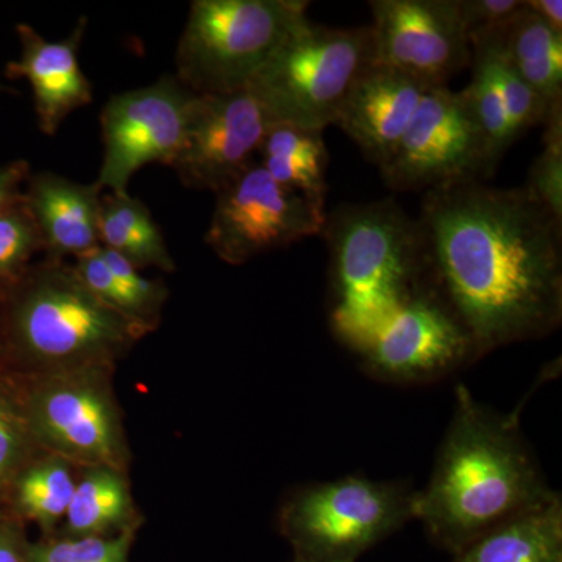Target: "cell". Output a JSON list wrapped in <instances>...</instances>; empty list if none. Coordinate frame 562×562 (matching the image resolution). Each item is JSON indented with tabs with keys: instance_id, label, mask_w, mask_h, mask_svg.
Instances as JSON below:
<instances>
[{
	"instance_id": "6da1fadb",
	"label": "cell",
	"mask_w": 562,
	"mask_h": 562,
	"mask_svg": "<svg viewBox=\"0 0 562 562\" xmlns=\"http://www.w3.org/2000/svg\"><path fill=\"white\" fill-rule=\"evenodd\" d=\"M419 225L428 290L480 358L543 338L562 322V224L527 188L462 181L425 192Z\"/></svg>"
},
{
	"instance_id": "7a4b0ae2",
	"label": "cell",
	"mask_w": 562,
	"mask_h": 562,
	"mask_svg": "<svg viewBox=\"0 0 562 562\" xmlns=\"http://www.w3.org/2000/svg\"><path fill=\"white\" fill-rule=\"evenodd\" d=\"M554 495L517 416L494 412L468 387L458 386L430 482L417 492L416 520L432 541L457 554Z\"/></svg>"
},
{
	"instance_id": "3957f363",
	"label": "cell",
	"mask_w": 562,
	"mask_h": 562,
	"mask_svg": "<svg viewBox=\"0 0 562 562\" xmlns=\"http://www.w3.org/2000/svg\"><path fill=\"white\" fill-rule=\"evenodd\" d=\"M333 335L358 353L406 302L428 290L417 221L392 199L325 216Z\"/></svg>"
},
{
	"instance_id": "277c9868",
	"label": "cell",
	"mask_w": 562,
	"mask_h": 562,
	"mask_svg": "<svg viewBox=\"0 0 562 562\" xmlns=\"http://www.w3.org/2000/svg\"><path fill=\"white\" fill-rule=\"evenodd\" d=\"M5 295L3 335L18 353L40 364H94L139 336L65 260L31 266Z\"/></svg>"
},
{
	"instance_id": "5b68a950",
	"label": "cell",
	"mask_w": 562,
	"mask_h": 562,
	"mask_svg": "<svg viewBox=\"0 0 562 562\" xmlns=\"http://www.w3.org/2000/svg\"><path fill=\"white\" fill-rule=\"evenodd\" d=\"M375 66L371 27L301 22L247 90L272 124L324 132L336 124L357 81Z\"/></svg>"
},
{
	"instance_id": "8992f818",
	"label": "cell",
	"mask_w": 562,
	"mask_h": 562,
	"mask_svg": "<svg viewBox=\"0 0 562 562\" xmlns=\"http://www.w3.org/2000/svg\"><path fill=\"white\" fill-rule=\"evenodd\" d=\"M305 0H194L177 44L176 77L198 95L246 90L306 20Z\"/></svg>"
},
{
	"instance_id": "52a82bcc",
	"label": "cell",
	"mask_w": 562,
	"mask_h": 562,
	"mask_svg": "<svg viewBox=\"0 0 562 562\" xmlns=\"http://www.w3.org/2000/svg\"><path fill=\"white\" fill-rule=\"evenodd\" d=\"M417 492L403 482L342 476L295 492L281 516L295 562H358L416 520Z\"/></svg>"
},
{
	"instance_id": "ba28073f",
	"label": "cell",
	"mask_w": 562,
	"mask_h": 562,
	"mask_svg": "<svg viewBox=\"0 0 562 562\" xmlns=\"http://www.w3.org/2000/svg\"><path fill=\"white\" fill-rule=\"evenodd\" d=\"M380 172L386 187L397 192H428L494 176L482 133L460 91L442 85L425 92L412 124Z\"/></svg>"
},
{
	"instance_id": "9c48e42d",
	"label": "cell",
	"mask_w": 562,
	"mask_h": 562,
	"mask_svg": "<svg viewBox=\"0 0 562 562\" xmlns=\"http://www.w3.org/2000/svg\"><path fill=\"white\" fill-rule=\"evenodd\" d=\"M325 210L281 187L260 162L216 192L205 243L228 265L321 235Z\"/></svg>"
},
{
	"instance_id": "30bf717a",
	"label": "cell",
	"mask_w": 562,
	"mask_h": 562,
	"mask_svg": "<svg viewBox=\"0 0 562 562\" xmlns=\"http://www.w3.org/2000/svg\"><path fill=\"white\" fill-rule=\"evenodd\" d=\"M198 94L176 76L121 92L101 113L103 160L95 183L125 194L133 173L150 162L171 168L183 146Z\"/></svg>"
},
{
	"instance_id": "8fae6325",
	"label": "cell",
	"mask_w": 562,
	"mask_h": 562,
	"mask_svg": "<svg viewBox=\"0 0 562 562\" xmlns=\"http://www.w3.org/2000/svg\"><path fill=\"white\" fill-rule=\"evenodd\" d=\"M358 357L372 379L405 386L438 382L480 360L464 325L430 290L406 302Z\"/></svg>"
},
{
	"instance_id": "7c38bea8",
	"label": "cell",
	"mask_w": 562,
	"mask_h": 562,
	"mask_svg": "<svg viewBox=\"0 0 562 562\" xmlns=\"http://www.w3.org/2000/svg\"><path fill=\"white\" fill-rule=\"evenodd\" d=\"M375 66L447 87L471 68L472 49L457 0H372Z\"/></svg>"
},
{
	"instance_id": "4fadbf2b",
	"label": "cell",
	"mask_w": 562,
	"mask_h": 562,
	"mask_svg": "<svg viewBox=\"0 0 562 562\" xmlns=\"http://www.w3.org/2000/svg\"><path fill=\"white\" fill-rule=\"evenodd\" d=\"M271 124L247 88L198 95L183 146L171 168L184 187L216 194L257 161Z\"/></svg>"
},
{
	"instance_id": "5bb4252c",
	"label": "cell",
	"mask_w": 562,
	"mask_h": 562,
	"mask_svg": "<svg viewBox=\"0 0 562 562\" xmlns=\"http://www.w3.org/2000/svg\"><path fill=\"white\" fill-rule=\"evenodd\" d=\"M494 31L469 36L472 80L460 91L473 122L482 133L492 172L520 136L536 125H542L550 110L514 72Z\"/></svg>"
},
{
	"instance_id": "9a60e30c",
	"label": "cell",
	"mask_w": 562,
	"mask_h": 562,
	"mask_svg": "<svg viewBox=\"0 0 562 562\" xmlns=\"http://www.w3.org/2000/svg\"><path fill=\"white\" fill-rule=\"evenodd\" d=\"M35 395L32 422L36 432L55 450L92 462L110 465L117 460L116 417L109 401L83 376L54 379Z\"/></svg>"
},
{
	"instance_id": "2e32d148",
	"label": "cell",
	"mask_w": 562,
	"mask_h": 562,
	"mask_svg": "<svg viewBox=\"0 0 562 562\" xmlns=\"http://www.w3.org/2000/svg\"><path fill=\"white\" fill-rule=\"evenodd\" d=\"M87 18H80L66 40L47 41L32 25L18 24L21 57L7 65L10 80L27 79L33 91L38 127L54 136L72 111L92 102V85L80 68L79 49Z\"/></svg>"
},
{
	"instance_id": "e0dca14e",
	"label": "cell",
	"mask_w": 562,
	"mask_h": 562,
	"mask_svg": "<svg viewBox=\"0 0 562 562\" xmlns=\"http://www.w3.org/2000/svg\"><path fill=\"white\" fill-rule=\"evenodd\" d=\"M431 85L384 66H372L355 85L336 125L369 161L382 168L397 149Z\"/></svg>"
},
{
	"instance_id": "ac0fdd59",
	"label": "cell",
	"mask_w": 562,
	"mask_h": 562,
	"mask_svg": "<svg viewBox=\"0 0 562 562\" xmlns=\"http://www.w3.org/2000/svg\"><path fill=\"white\" fill-rule=\"evenodd\" d=\"M102 188L54 172L32 173L24 202L52 260L80 258L101 247Z\"/></svg>"
},
{
	"instance_id": "d6986e66",
	"label": "cell",
	"mask_w": 562,
	"mask_h": 562,
	"mask_svg": "<svg viewBox=\"0 0 562 562\" xmlns=\"http://www.w3.org/2000/svg\"><path fill=\"white\" fill-rule=\"evenodd\" d=\"M453 562H562L561 495L484 532Z\"/></svg>"
},
{
	"instance_id": "ffe728a7",
	"label": "cell",
	"mask_w": 562,
	"mask_h": 562,
	"mask_svg": "<svg viewBox=\"0 0 562 562\" xmlns=\"http://www.w3.org/2000/svg\"><path fill=\"white\" fill-rule=\"evenodd\" d=\"M257 161L281 187L325 210L328 151L322 132L271 124L261 140Z\"/></svg>"
},
{
	"instance_id": "44dd1931",
	"label": "cell",
	"mask_w": 562,
	"mask_h": 562,
	"mask_svg": "<svg viewBox=\"0 0 562 562\" xmlns=\"http://www.w3.org/2000/svg\"><path fill=\"white\" fill-rule=\"evenodd\" d=\"M494 32L506 61L543 103L562 102V32L527 7Z\"/></svg>"
},
{
	"instance_id": "7402d4cb",
	"label": "cell",
	"mask_w": 562,
	"mask_h": 562,
	"mask_svg": "<svg viewBox=\"0 0 562 562\" xmlns=\"http://www.w3.org/2000/svg\"><path fill=\"white\" fill-rule=\"evenodd\" d=\"M101 247L114 251L140 269L155 266L171 272L176 265L165 236L139 199L125 194H102Z\"/></svg>"
},
{
	"instance_id": "603a6c76",
	"label": "cell",
	"mask_w": 562,
	"mask_h": 562,
	"mask_svg": "<svg viewBox=\"0 0 562 562\" xmlns=\"http://www.w3.org/2000/svg\"><path fill=\"white\" fill-rule=\"evenodd\" d=\"M128 508L131 497L125 483L110 469L101 468L76 484L66 517L77 535L95 536L125 520Z\"/></svg>"
},
{
	"instance_id": "cb8c5ba5",
	"label": "cell",
	"mask_w": 562,
	"mask_h": 562,
	"mask_svg": "<svg viewBox=\"0 0 562 562\" xmlns=\"http://www.w3.org/2000/svg\"><path fill=\"white\" fill-rule=\"evenodd\" d=\"M542 125L543 150L532 162L525 188L562 224V102L550 106Z\"/></svg>"
},
{
	"instance_id": "d4e9b609",
	"label": "cell",
	"mask_w": 562,
	"mask_h": 562,
	"mask_svg": "<svg viewBox=\"0 0 562 562\" xmlns=\"http://www.w3.org/2000/svg\"><path fill=\"white\" fill-rule=\"evenodd\" d=\"M38 251H44L43 239L22 199L0 214V291L21 280Z\"/></svg>"
},
{
	"instance_id": "484cf974",
	"label": "cell",
	"mask_w": 562,
	"mask_h": 562,
	"mask_svg": "<svg viewBox=\"0 0 562 562\" xmlns=\"http://www.w3.org/2000/svg\"><path fill=\"white\" fill-rule=\"evenodd\" d=\"M74 490L76 483L68 468L61 462H46L33 468L21 480V506L38 522L54 524L68 513Z\"/></svg>"
},
{
	"instance_id": "4316f807",
	"label": "cell",
	"mask_w": 562,
	"mask_h": 562,
	"mask_svg": "<svg viewBox=\"0 0 562 562\" xmlns=\"http://www.w3.org/2000/svg\"><path fill=\"white\" fill-rule=\"evenodd\" d=\"M127 538L103 539L83 536L72 541L40 547L32 554L33 562H125Z\"/></svg>"
},
{
	"instance_id": "83f0119b",
	"label": "cell",
	"mask_w": 562,
	"mask_h": 562,
	"mask_svg": "<svg viewBox=\"0 0 562 562\" xmlns=\"http://www.w3.org/2000/svg\"><path fill=\"white\" fill-rule=\"evenodd\" d=\"M458 13L469 36L494 31L524 10V0H457Z\"/></svg>"
},
{
	"instance_id": "f1b7e54d",
	"label": "cell",
	"mask_w": 562,
	"mask_h": 562,
	"mask_svg": "<svg viewBox=\"0 0 562 562\" xmlns=\"http://www.w3.org/2000/svg\"><path fill=\"white\" fill-rule=\"evenodd\" d=\"M24 449V424L10 401L0 395V476L20 461Z\"/></svg>"
},
{
	"instance_id": "f546056e",
	"label": "cell",
	"mask_w": 562,
	"mask_h": 562,
	"mask_svg": "<svg viewBox=\"0 0 562 562\" xmlns=\"http://www.w3.org/2000/svg\"><path fill=\"white\" fill-rule=\"evenodd\" d=\"M32 176L31 165L16 160L0 166V214L24 199L22 184Z\"/></svg>"
},
{
	"instance_id": "4dcf8cb0",
	"label": "cell",
	"mask_w": 562,
	"mask_h": 562,
	"mask_svg": "<svg viewBox=\"0 0 562 562\" xmlns=\"http://www.w3.org/2000/svg\"><path fill=\"white\" fill-rule=\"evenodd\" d=\"M527 10L549 24L554 31L562 32L561 0H524Z\"/></svg>"
},
{
	"instance_id": "1f68e13d",
	"label": "cell",
	"mask_w": 562,
	"mask_h": 562,
	"mask_svg": "<svg viewBox=\"0 0 562 562\" xmlns=\"http://www.w3.org/2000/svg\"><path fill=\"white\" fill-rule=\"evenodd\" d=\"M0 562H21L20 553L9 539L0 536Z\"/></svg>"
},
{
	"instance_id": "d6a6232c",
	"label": "cell",
	"mask_w": 562,
	"mask_h": 562,
	"mask_svg": "<svg viewBox=\"0 0 562 562\" xmlns=\"http://www.w3.org/2000/svg\"><path fill=\"white\" fill-rule=\"evenodd\" d=\"M0 322H3V319H0ZM2 333H3V324L0 325V335H2Z\"/></svg>"
},
{
	"instance_id": "836d02e7",
	"label": "cell",
	"mask_w": 562,
	"mask_h": 562,
	"mask_svg": "<svg viewBox=\"0 0 562 562\" xmlns=\"http://www.w3.org/2000/svg\"><path fill=\"white\" fill-rule=\"evenodd\" d=\"M0 91H3V87H2V83H0Z\"/></svg>"
}]
</instances>
